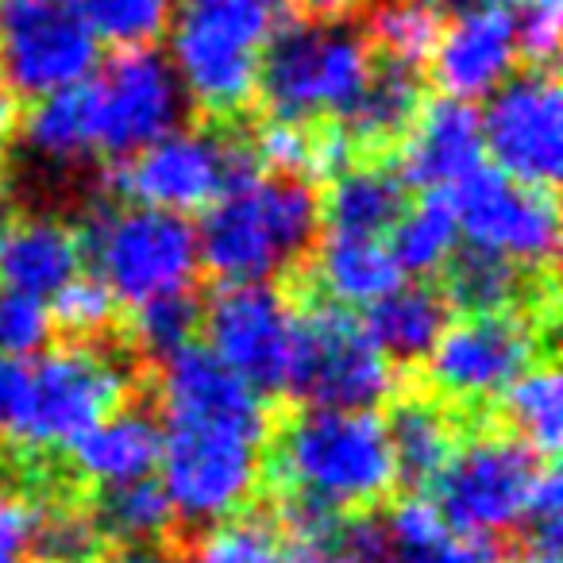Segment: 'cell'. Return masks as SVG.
Returning <instances> with one entry per match:
<instances>
[{
	"mask_svg": "<svg viewBox=\"0 0 563 563\" xmlns=\"http://www.w3.org/2000/svg\"><path fill=\"white\" fill-rule=\"evenodd\" d=\"M386 437H390L394 471L406 483H437V475L448 467L455 444V421L440 401L429 398H409L394 409L386 421Z\"/></svg>",
	"mask_w": 563,
	"mask_h": 563,
	"instance_id": "cell-26",
	"label": "cell"
},
{
	"mask_svg": "<svg viewBox=\"0 0 563 563\" xmlns=\"http://www.w3.org/2000/svg\"><path fill=\"white\" fill-rule=\"evenodd\" d=\"M55 306H51V321H58L74 336H93V332L109 329L112 313H117V298L104 290L101 278H74L66 290H58Z\"/></svg>",
	"mask_w": 563,
	"mask_h": 563,
	"instance_id": "cell-38",
	"label": "cell"
},
{
	"mask_svg": "<svg viewBox=\"0 0 563 563\" xmlns=\"http://www.w3.org/2000/svg\"><path fill=\"white\" fill-rule=\"evenodd\" d=\"M20 135H24L27 155H32L35 163L51 166V170H70V166L86 163V158L93 155L78 89L47 97V101H35V109L27 112Z\"/></svg>",
	"mask_w": 563,
	"mask_h": 563,
	"instance_id": "cell-29",
	"label": "cell"
},
{
	"mask_svg": "<svg viewBox=\"0 0 563 563\" xmlns=\"http://www.w3.org/2000/svg\"><path fill=\"white\" fill-rule=\"evenodd\" d=\"M35 544L51 563H97L104 555V532L97 514L74 501H58L35 517Z\"/></svg>",
	"mask_w": 563,
	"mask_h": 563,
	"instance_id": "cell-35",
	"label": "cell"
},
{
	"mask_svg": "<svg viewBox=\"0 0 563 563\" xmlns=\"http://www.w3.org/2000/svg\"><path fill=\"white\" fill-rule=\"evenodd\" d=\"M440 27L444 16L432 0H375V12H371V43L390 63L417 66L421 58H429Z\"/></svg>",
	"mask_w": 563,
	"mask_h": 563,
	"instance_id": "cell-31",
	"label": "cell"
},
{
	"mask_svg": "<svg viewBox=\"0 0 563 563\" xmlns=\"http://www.w3.org/2000/svg\"><path fill=\"white\" fill-rule=\"evenodd\" d=\"M97 43L143 51L170 27L174 0H70Z\"/></svg>",
	"mask_w": 563,
	"mask_h": 563,
	"instance_id": "cell-33",
	"label": "cell"
},
{
	"mask_svg": "<svg viewBox=\"0 0 563 563\" xmlns=\"http://www.w3.org/2000/svg\"><path fill=\"white\" fill-rule=\"evenodd\" d=\"M448 201L471 251L498 255L517 271H544L560 251V209L548 189L509 181L498 170H475Z\"/></svg>",
	"mask_w": 563,
	"mask_h": 563,
	"instance_id": "cell-13",
	"label": "cell"
},
{
	"mask_svg": "<svg viewBox=\"0 0 563 563\" xmlns=\"http://www.w3.org/2000/svg\"><path fill=\"white\" fill-rule=\"evenodd\" d=\"M274 471L290 498L336 514L378 506L398 483L386 421L375 409L306 406L282 429Z\"/></svg>",
	"mask_w": 563,
	"mask_h": 563,
	"instance_id": "cell-3",
	"label": "cell"
},
{
	"mask_svg": "<svg viewBox=\"0 0 563 563\" xmlns=\"http://www.w3.org/2000/svg\"><path fill=\"white\" fill-rule=\"evenodd\" d=\"M282 0H181L170 16V70L209 117H240L258 97L266 47L282 32Z\"/></svg>",
	"mask_w": 563,
	"mask_h": 563,
	"instance_id": "cell-4",
	"label": "cell"
},
{
	"mask_svg": "<svg viewBox=\"0 0 563 563\" xmlns=\"http://www.w3.org/2000/svg\"><path fill=\"white\" fill-rule=\"evenodd\" d=\"M409 209L406 181L378 163H352L340 170L321 205V220L332 235H360V240H386L401 212Z\"/></svg>",
	"mask_w": 563,
	"mask_h": 563,
	"instance_id": "cell-21",
	"label": "cell"
},
{
	"mask_svg": "<svg viewBox=\"0 0 563 563\" xmlns=\"http://www.w3.org/2000/svg\"><path fill=\"white\" fill-rule=\"evenodd\" d=\"M301 12H309L313 20H324V24H336V20H347L355 12H363L375 0H294Z\"/></svg>",
	"mask_w": 563,
	"mask_h": 563,
	"instance_id": "cell-44",
	"label": "cell"
},
{
	"mask_svg": "<svg viewBox=\"0 0 563 563\" xmlns=\"http://www.w3.org/2000/svg\"><path fill=\"white\" fill-rule=\"evenodd\" d=\"M51 306L27 294L0 290V355L12 360H35L51 344Z\"/></svg>",
	"mask_w": 563,
	"mask_h": 563,
	"instance_id": "cell-37",
	"label": "cell"
},
{
	"mask_svg": "<svg viewBox=\"0 0 563 563\" xmlns=\"http://www.w3.org/2000/svg\"><path fill=\"white\" fill-rule=\"evenodd\" d=\"M35 517L40 509L0 478V563H27L35 548Z\"/></svg>",
	"mask_w": 563,
	"mask_h": 563,
	"instance_id": "cell-41",
	"label": "cell"
},
{
	"mask_svg": "<svg viewBox=\"0 0 563 563\" xmlns=\"http://www.w3.org/2000/svg\"><path fill=\"white\" fill-rule=\"evenodd\" d=\"M378 563H501L498 548L483 537L444 529L440 537L417 540V544H383Z\"/></svg>",
	"mask_w": 563,
	"mask_h": 563,
	"instance_id": "cell-39",
	"label": "cell"
},
{
	"mask_svg": "<svg viewBox=\"0 0 563 563\" xmlns=\"http://www.w3.org/2000/svg\"><path fill=\"white\" fill-rule=\"evenodd\" d=\"M97 563H178V560L158 544H124V548H117V552L101 555Z\"/></svg>",
	"mask_w": 563,
	"mask_h": 563,
	"instance_id": "cell-45",
	"label": "cell"
},
{
	"mask_svg": "<svg viewBox=\"0 0 563 563\" xmlns=\"http://www.w3.org/2000/svg\"><path fill=\"white\" fill-rule=\"evenodd\" d=\"M375 58L371 43L352 27L298 24L282 27L266 47L258 97L271 120L309 124L317 117H344L363 93Z\"/></svg>",
	"mask_w": 563,
	"mask_h": 563,
	"instance_id": "cell-6",
	"label": "cell"
},
{
	"mask_svg": "<svg viewBox=\"0 0 563 563\" xmlns=\"http://www.w3.org/2000/svg\"><path fill=\"white\" fill-rule=\"evenodd\" d=\"M421 74L417 66L406 63H375L363 93L355 97V104L344 112V135L352 140V147H390L409 132V124L421 112Z\"/></svg>",
	"mask_w": 563,
	"mask_h": 563,
	"instance_id": "cell-24",
	"label": "cell"
},
{
	"mask_svg": "<svg viewBox=\"0 0 563 563\" xmlns=\"http://www.w3.org/2000/svg\"><path fill=\"white\" fill-rule=\"evenodd\" d=\"M197 321H201V309H197V301L189 294L143 301V306L132 309V340L147 355L170 360L174 352L194 344Z\"/></svg>",
	"mask_w": 563,
	"mask_h": 563,
	"instance_id": "cell-36",
	"label": "cell"
},
{
	"mask_svg": "<svg viewBox=\"0 0 563 563\" xmlns=\"http://www.w3.org/2000/svg\"><path fill=\"white\" fill-rule=\"evenodd\" d=\"M286 390L324 409H375L398 390V371L360 321L340 309H313L298 317Z\"/></svg>",
	"mask_w": 563,
	"mask_h": 563,
	"instance_id": "cell-12",
	"label": "cell"
},
{
	"mask_svg": "<svg viewBox=\"0 0 563 563\" xmlns=\"http://www.w3.org/2000/svg\"><path fill=\"white\" fill-rule=\"evenodd\" d=\"M309 147H313V128L309 124H286V120H271V124L258 132L255 163L271 166L274 174H286V178H306L309 174Z\"/></svg>",
	"mask_w": 563,
	"mask_h": 563,
	"instance_id": "cell-40",
	"label": "cell"
},
{
	"mask_svg": "<svg viewBox=\"0 0 563 563\" xmlns=\"http://www.w3.org/2000/svg\"><path fill=\"white\" fill-rule=\"evenodd\" d=\"M540 355V329L529 317L483 313L448 324L432 344L429 383L452 401L501 398Z\"/></svg>",
	"mask_w": 563,
	"mask_h": 563,
	"instance_id": "cell-16",
	"label": "cell"
},
{
	"mask_svg": "<svg viewBox=\"0 0 563 563\" xmlns=\"http://www.w3.org/2000/svg\"><path fill=\"white\" fill-rule=\"evenodd\" d=\"M81 247H89L93 255V278H101L104 290L132 309L143 301L189 294L201 266L197 228L186 217L143 209V205L97 212Z\"/></svg>",
	"mask_w": 563,
	"mask_h": 563,
	"instance_id": "cell-7",
	"label": "cell"
},
{
	"mask_svg": "<svg viewBox=\"0 0 563 563\" xmlns=\"http://www.w3.org/2000/svg\"><path fill=\"white\" fill-rule=\"evenodd\" d=\"M478 124L501 178L552 194L563 170V93L552 70L514 74L490 93Z\"/></svg>",
	"mask_w": 563,
	"mask_h": 563,
	"instance_id": "cell-14",
	"label": "cell"
},
{
	"mask_svg": "<svg viewBox=\"0 0 563 563\" xmlns=\"http://www.w3.org/2000/svg\"><path fill=\"white\" fill-rule=\"evenodd\" d=\"M444 529H452V525L444 521L440 506L432 498H421V494L401 498L398 506L390 509V517L383 521V537L390 540V544H417V540L440 537Z\"/></svg>",
	"mask_w": 563,
	"mask_h": 563,
	"instance_id": "cell-42",
	"label": "cell"
},
{
	"mask_svg": "<svg viewBox=\"0 0 563 563\" xmlns=\"http://www.w3.org/2000/svg\"><path fill=\"white\" fill-rule=\"evenodd\" d=\"M440 16H471V12H486V9H506V0H432Z\"/></svg>",
	"mask_w": 563,
	"mask_h": 563,
	"instance_id": "cell-46",
	"label": "cell"
},
{
	"mask_svg": "<svg viewBox=\"0 0 563 563\" xmlns=\"http://www.w3.org/2000/svg\"><path fill=\"white\" fill-rule=\"evenodd\" d=\"M432 81L448 101L475 104L514 78L517 66V32L509 9H486L471 16H455L440 27L432 47Z\"/></svg>",
	"mask_w": 563,
	"mask_h": 563,
	"instance_id": "cell-17",
	"label": "cell"
},
{
	"mask_svg": "<svg viewBox=\"0 0 563 563\" xmlns=\"http://www.w3.org/2000/svg\"><path fill=\"white\" fill-rule=\"evenodd\" d=\"M501 401H506V417L521 444H529L540 460L560 452V440H563L560 371L548 367V363H532V367L501 394Z\"/></svg>",
	"mask_w": 563,
	"mask_h": 563,
	"instance_id": "cell-28",
	"label": "cell"
},
{
	"mask_svg": "<svg viewBox=\"0 0 563 563\" xmlns=\"http://www.w3.org/2000/svg\"><path fill=\"white\" fill-rule=\"evenodd\" d=\"M93 155L132 158L166 132L181 128L186 97L170 63L155 51H124L112 63L97 66L78 86Z\"/></svg>",
	"mask_w": 563,
	"mask_h": 563,
	"instance_id": "cell-8",
	"label": "cell"
},
{
	"mask_svg": "<svg viewBox=\"0 0 563 563\" xmlns=\"http://www.w3.org/2000/svg\"><path fill=\"white\" fill-rule=\"evenodd\" d=\"M483 124L475 104L440 101L421 104L409 132L401 135L398 178L424 194H452L460 181L483 170Z\"/></svg>",
	"mask_w": 563,
	"mask_h": 563,
	"instance_id": "cell-18",
	"label": "cell"
},
{
	"mask_svg": "<svg viewBox=\"0 0 563 563\" xmlns=\"http://www.w3.org/2000/svg\"><path fill=\"white\" fill-rule=\"evenodd\" d=\"M12 124H16V97H12V89L0 78V135L9 132Z\"/></svg>",
	"mask_w": 563,
	"mask_h": 563,
	"instance_id": "cell-47",
	"label": "cell"
},
{
	"mask_svg": "<svg viewBox=\"0 0 563 563\" xmlns=\"http://www.w3.org/2000/svg\"><path fill=\"white\" fill-rule=\"evenodd\" d=\"M525 271H517L514 263L486 251H463L455 255L452 271H448V294L444 301L455 309H463L467 317L483 313H506L514 309V301L525 294Z\"/></svg>",
	"mask_w": 563,
	"mask_h": 563,
	"instance_id": "cell-30",
	"label": "cell"
},
{
	"mask_svg": "<svg viewBox=\"0 0 563 563\" xmlns=\"http://www.w3.org/2000/svg\"><path fill=\"white\" fill-rule=\"evenodd\" d=\"M101 43L70 0H12L0 12V78L12 97L70 93L97 70Z\"/></svg>",
	"mask_w": 563,
	"mask_h": 563,
	"instance_id": "cell-11",
	"label": "cell"
},
{
	"mask_svg": "<svg viewBox=\"0 0 563 563\" xmlns=\"http://www.w3.org/2000/svg\"><path fill=\"white\" fill-rule=\"evenodd\" d=\"M24 386H27V360L0 355V440H9L16 432L20 406H24Z\"/></svg>",
	"mask_w": 563,
	"mask_h": 563,
	"instance_id": "cell-43",
	"label": "cell"
},
{
	"mask_svg": "<svg viewBox=\"0 0 563 563\" xmlns=\"http://www.w3.org/2000/svg\"><path fill=\"white\" fill-rule=\"evenodd\" d=\"M81 235L55 217H27L0 232V290L51 301L81 274Z\"/></svg>",
	"mask_w": 563,
	"mask_h": 563,
	"instance_id": "cell-19",
	"label": "cell"
},
{
	"mask_svg": "<svg viewBox=\"0 0 563 563\" xmlns=\"http://www.w3.org/2000/svg\"><path fill=\"white\" fill-rule=\"evenodd\" d=\"M97 525L104 537H117L124 544H155L174 525V509L155 478H140L101 494Z\"/></svg>",
	"mask_w": 563,
	"mask_h": 563,
	"instance_id": "cell-32",
	"label": "cell"
},
{
	"mask_svg": "<svg viewBox=\"0 0 563 563\" xmlns=\"http://www.w3.org/2000/svg\"><path fill=\"white\" fill-rule=\"evenodd\" d=\"M209 352L247 386L286 390L290 383L294 344H298V313L286 294L271 282L220 286L205 309Z\"/></svg>",
	"mask_w": 563,
	"mask_h": 563,
	"instance_id": "cell-15",
	"label": "cell"
},
{
	"mask_svg": "<svg viewBox=\"0 0 563 563\" xmlns=\"http://www.w3.org/2000/svg\"><path fill=\"white\" fill-rule=\"evenodd\" d=\"M313 278L332 301L347 309L375 306L401 282L386 240H360V235H324L313 258Z\"/></svg>",
	"mask_w": 563,
	"mask_h": 563,
	"instance_id": "cell-25",
	"label": "cell"
},
{
	"mask_svg": "<svg viewBox=\"0 0 563 563\" xmlns=\"http://www.w3.org/2000/svg\"><path fill=\"white\" fill-rule=\"evenodd\" d=\"M135 371L120 352L101 344H63L27 360V386L12 440L35 452L74 448L97 421L124 409Z\"/></svg>",
	"mask_w": 563,
	"mask_h": 563,
	"instance_id": "cell-5",
	"label": "cell"
},
{
	"mask_svg": "<svg viewBox=\"0 0 563 563\" xmlns=\"http://www.w3.org/2000/svg\"><path fill=\"white\" fill-rule=\"evenodd\" d=\"M35 563H51V560H35Z\"/></svg>",
	"mask_w": 563,
	"mask_h": 563,
	"instance_id": "cell-49",
	"label": "cell"
},
{
	"mask_svg": "<svg viewBox=\"0 0 563 563\" xmlns=\"http://www.w3.org/2000/svg\"><path fill=\"white\" fill-rule=\"evenodd\" d=\"M448 301L429 282H398L390 294L367 306L363 329L386 360H424L448 329Z\"/></svg>",
	"mask_w": 563,
	"mask_h": 563,
	"instance_id": "cell-22",
	"label": "cell"
},
{
	"mask_svg": "<svg viewBox=\"0 0 563 563\" xmlns=\"http://www.w3.org/2000/svg\"><path fill=\"white\" fill-rule=\"evenodd\" d=\"M70 452L74 467L89 483L112 490V486H128L155 475L158 455H163V429L143 409H117L104 421H97Z\"/></svg>",
	"mask_w": 563,
	"mask_h": 563,
	"instance_id": "cell-20",
	"label": "cell"
},
{
	"mask_svg": "<svg viewBox=\"0 0 563 563\" xmlns=\"http://www.w3.org/2000/svg\"><path fill=\"white\" fill-rule=\"evenodd\" d=\"M282 525H286V544H290L294 563H378L386 544L383 525L367 521V517L344 521V514L336 509L301 498H286Z\"/></svg>",
	"mask_w": 563,
	"mask_h": 563,
	"instance_id": "cell-23",
	"label": "cell"
},
{
	"mask_svg": "<svg viewBox=\"0 0 563 563\" xmlns=\"http://www.w3.org/2000/svg\"><path fill=\"white\" fill-rule=\"evenodd\" d=\"M390 255L401 274H424L440 271L444 263L455 258L460 247V224H455V209L444 194H429L421 205L401 212V220L390 232Z\"/></svg>",
	"mask_w": 563,
	"mask_h": 563,
	"instance_id": "cell-27",
	"label": "cell"
},
{
	"mask_svg": "<svg viewBox=\"0 0 563 563\" xmlns=\"http://www.w3.org/2000/svg\"><path fill=\"white\" fill-rule=\"evenodd\" d=\"M186 563H294L290 544L263 517H228L189 544Z\"/></svg>",
	"mask_w": 563,
	"mask_h": 563,
	"instance_id": "cell-34",
	"label": "cell"
},
{
	"mask_svg": "<svg viewBox=\"0 0 563 563\" xmlns=\"http://www.w3.org/2000/svg\"><path fill=\"white\" fill-rule=\"evenodd\" d=\"M163 406V494L174 517L220 525L255 498L263 475V394L224 367L209 347H181L158 371Z\"/></svg>",
	"mask_w": 563,
	"mask_h": 563,
	"instance_id": "cell-1",
	"label": "cell"
},
{
	"mask_svg": "<svg viewBox=\"0 0 563 563\" xmlns=\"http://www.w3.org/2000/svg\"><path fill=\"white\" fill-rule=\"evenodd\" d=\"M9 209H12V197H9V178H4V166H0V232L9 228Z\"/></svg>",
	"mask_w": 563,
	"mask_h": 563,
	"instance_id": "cell-48",
	"label": "cell"
},
{
	"mask_svg": "<svg viewBox=\"0 0 563 563\" xmlns=\"http://www.w3.org/2000/svg\"><path fill=\"white\" fill-rule=\"evenodd\" d=\"M544 460L514 432H483L455 448L437 475V506L455 532L498 537L525 521Z\"/></svg>",
	"mask_w": 563,
	"mask_h": 563,
	"instance_id": "cell-10",
	"label": "cell"
},
{
	"mask_svg": "<svg viewBox=\"0 0 563 563\" xmlns=\"http://www.w3.org/2000/svg\"><path fill=\"white\" fill-rule=\"evenodd\" d=\"M321 197L306 178L247 174L197 224V258L224 286L271 282L290 271L317 240Z\"/></svg>",
	"mask_w": 563,
	"mask_h": 563,
	"instance_id": "cell-2",
	"label": "cell"
},
{
	"mask_svg": "<svg viewBox=\"0 0 563 563\" xmlns=\"http://www.w3.org/2000/svg\"><path fill=\"white\" fill-rule=\"evenodd\" d=\"M255 170L258 163L247 143L228 140L212 128H174L128 158L117 186L132 197V205L189 220Z\"/></svg>",
	"mask_w": 563,
	"mask_h": 563,
	"instance_id": "cell-9",
	"label": "cell"
}]
</instances>
